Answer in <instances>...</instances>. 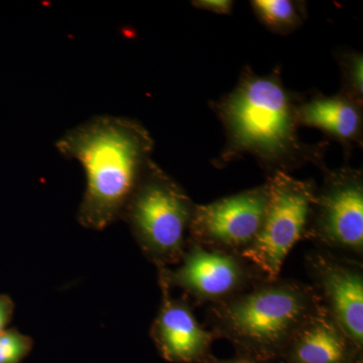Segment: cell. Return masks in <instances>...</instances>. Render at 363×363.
<instances>
[{
  "mask_svg": "<svg viewBox=\"0 0 363 363\" xmlns=\"http://www.w3.org/2000/svg\"><path fill=\"white\" fill-rule=\"evenodd\" d=\"M303 96L286 87L281 69L259 75L250 67L241 71L238 84L211 108L225 133L226 142L212 164L217 169L252 156L267 178L290 174L307 164L322 171L328 143H305L298 135L297 107Z\"/></svg>",
  "mask_w": 363,
  "mask_h": 363,
  "instance_id": "6da1fadb",
  "label": "cell"
},
{
  "mask_svg": "<svg viewBox=\"0 0 363 363\" xmlns=\"http://www.w3.org/2000/svg\"><path fill=\"white\" fill-rule=\"evenodd\" d=\"M154 140L135 119L99 116L67 131L56 143L66 159L80 162L87 177L78 219L102 229L123 217L124 209L152 161Z\"/></svg>",
  "mask_w": 363,
  "mask_h": 363,
  "instance_id": "7a4b0ae2",
  "label": "cell"
},
{
  "mask_svg": "<svg viewBox=\"0 0 363 363\" xmlns=\"http://www.w3.org/2000/svg\"><path fill=\"white\" fill-rule=\"evenodd\" d=\"M320 306L311 285L262 279L235 297L208 306L206 317L215 337L228 340L236 354L269 363L278 362L289 340Z\"/></svg>",
  "mask_w": 363,
  "mask_h": 363,
  "instance_id": "3957f363",
  "label": "cell"
},
{
  "mask_svg": "<svg viewBox=\"0 0 363 363\" xmlns=\"http://www.w3.org/2000/svg\"><path fill=\"white\" fill-rule=\"evenodd\" d=\"M196 204L154 161H150L124 209L143 253L159 267L179 264L188 245Z\"/></svg>",
  "mask_w": 363,
  "mask_h": 363,
  "instance_id": "277c9868",
  "label": "cell"
},
{
  "mask_svg": "<svg viewBox=\"0 0 363 363\" xmlns=\"http://www.w3.org/2000/svg\"><path fill=\"white\" fill-rule=\"evenodd\" d=\"M269 187L266 216L259 235L241 257L266 279L279 278L289 253L306 238L318 186L278 173L267 179Z\"/></svg>",
  "mask_w": 363,
  "mask_h": 363,
  "instance_id": "5b68a950",
  "label": "cell"
},
{
  "mask_svg": "<svg viewBox=\"0 0 363 363\" xmlns=\"http://www.w3.org/2000/svg\"><path fill=\"white\" fill-rule=\"evenodd\" d=\"M306 240L319 250L360 260L363 257V172L350 166L323 169Z\"/></svg>",
  "mask_w": 363,
  "mask_h": 363,
  "instance_id": "8992f818",
  "label": "cell"
},
{
  "mask_svg": "<svg viewBox=\"0 0 363 363\" xmlns=\"http://www.w3.org/2000/svg\"><path fill=\"white\" fill-rule=\"evenodd\" d=\"M180 262L176 269L159 267V281L181 289L186 298L199 304H219L266 279L240 255L192 242Z\"/></svg>",
  "mask_w": 363,
  "mask_h": 363,
  "instance_id": "52a82bcc",
  "label": "cell"
},
{
  "mask_svg": "<svg viewBox=\"0 0 363 363\" xmlns=\"http://www.w3.org/2000/svg\"><path fill=\"white\" fill-rule=\"evenodd\" d=\"M269 187H257L208 204H196L188 242L209 250L241 255L259 235L266 216Z\"/></svg>",
  "mask_w": 363,
  "mask_h": 363,
  "instance_id": "ba28073f",
  "label": "cell"
},
{
  "mask_svg": "<svg viewBox=\"0 0 363 363\" xmlns=\"http://www.w3.org/2000/svg\"><path fill=\"white\" fill-rule=\"evenodd\" d=\"M305 267L322 306L363 350L362 262L317 248Z\"/></svg>",
  "mask_w": 363,
  "mask_h": 363,
  "instance_id": "9c48e42d",
  "label": "cell"
},
{
  "mask_svg": "<svg viewBox=\"0 0 363 363\" xmlns=\"http://www.w3.org/2000/svg\"><path fill=\"white\" fill-rule=\"evenodd\" d=\"M160 286L162 305L150 330L160 354L173 363H204L212 354L213 332L199 323L188 298H173L166 284Z\"/></svg>",
  "mask_w": 363,
  "mask_h": 363,
  "instance_id": "30bf717a",
  "label": "cell"
},
{
  "mask_svg": "<svg viewBox=\"0 0 363 363\" xmlns=\"http://www.w3.org/2000/svg\"><path fill=\"white\" fill-rule=\"evenodd\" d=\"M279 363H363V350L320 306L289 340Z\"/></svg>",
  "mask_w": 363,
  "mask_h": 363,
  "instance_id": "8fae6325",
  "label": "cell"
},
{
  "mask_svg": "<svg viewBox=\"0 0 363 363\" xmlns=\"http://www.w3.org/2000/svg\"><path fill=\"white\" fill-rule=\"evenodd\" d=\"M300 128H316L342 147L345 159H350L355 147H362L363 105L345 95L326 96L314 93L302 97L297 107Z\"/></svg>",
  "mask_w": 363,
  "mask_h": 363,
  "instance_id": "7c38bea8",
  "label": "cell"
},
{
  "mask_svg": "<svg viewBox=\"0 0 363 363\" xmlns=\"http://www.w3.org/2000/svg\"><path fill=\"white\" fill-rule=\"evenodd\" d=\"M250 6L260 23L271 32L286 35L307 20L306 2L294 0H252Z\"/></svg>",
  "mask_w": 363,
  "mask_h": 363,
  "instance_id": "4fadbf2b",
  "label": "cell"
},
{
  "mask_svg": "<svg viewBox=\"0 0 363 363\" xmlns=\"http://www.w3.org/2000/svg\"><path fill=\"white\" fill-rule=\"evenodd\" d=\"M336 61L341 72L339 93L363 105V55L354 50L336 52Z\"/></svg>",
  "mask_w": 363,
  "mask_h": 363,
  "instance_id": "5bb4252c",
  "label": "cell"
},
{
  "mask_svg": "<svg viewBox=\"0 0 363 363\" xmlns=\"http://www.w3.org/2000/svg\"><path fill=\"white\" fill-rule=\"evenodd\" d=\"M28 336L11 329L0 333V363H21L32 350Z\"/></svg>",
  "mask_w": 363,
  "mask_h": 363,
  "instance_id": "9a60e30c",
  "label": "cell"
},
{
  "mask_svg": "<svg viewBox=\"0 0 363 363\" xmlns=\"http://www.w3.org/2000/svg\"><path fill=\"white\" fill-rule=\"evenodd\" d=\"M191 4L196 9L221 16H229L233 13L234 6V1L231 0H194Z\"/></svg>",
  "mask_w": 363,
  "mask_h": 363,
  "instance_id": "2e32d148",
  "label": "cell"
},
{
  "mask_svg": "<svg viewBox=\"0 0 363 363\" xmlns=\"http://www.w3.org/2000/svg\"><path fill=\"white\" fill-rule=\"evenodd\" d=\"M14 304L13 300L6 295H0V333L6 330V327L13 317Z\"/></svg>",
  "mask_w": 363,
  "mask_h": 363,
  "instance_id": "e0dca14e",
  "label": "cell"
},
{
  "mask_svg": "<svg viewBox=\"0 0 363 363\" xmlns=\"http://www.w3.org/2000/svg\"><path fill=\"white\" fill-rule=\"evenodd\" d=\"M204 363H269L260 362V360L255 359V358L245 357V355L236 354L235 357L222 359L214 357L213 354L210 355Z\"/></svg>",
  "mask_w": 363,
  "mask_h": 363,
  "instance_id": "ac0fdd59",
  "label": "cell"
}]
</instances>
